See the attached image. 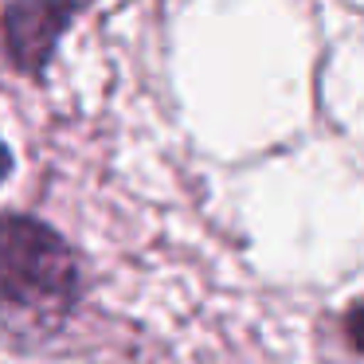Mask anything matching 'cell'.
<instances>
[{
  "label": "cell",
  "instance_id": "obj_1",
  "mask_svg": "<svg viewBox=\"0 0 364 364\" xmlns=\"http://www.w3.org/2000/svg\"><path fill=\"white\" fill-rule=\"evenodd\" d=\"M79 301L71 247L32 215H0V317L48 333Z\"/></svg>",
  "mask_w": 364,
  "mask_h": 364
},
{
  "label": "cell",
  "instance_id": "obj_2",
  "mask_svg": "<svg viewBox=\"0 0 364 364\" xmlns=\"http://www.w3.org/2000/svg\"><path fill=\"white\" fill-rule=\"evenodd\" d=\"M75 12L79 0H12L4 9V48L12 63L28 75H40Z\"/></svg>",
  "mask_w": 364,
  "mask_h": 364
},
{
  "label": "cell",
  "instance_id": "obj_3",
  "mask_svg": "<svg viewBox=\"0 0 364 364\" xmlns=\"http://www.w3.org/2000/svg\"><path fill=\"white\" fill-rule=\"evenodd\" d=\"M345 329H348V337H353V345L364 353V301H356V306L348 309V317H345Z\"/></svg>",
  "mask_w": 364,
  "mask_h": 364
},
{
  "label": "cell",
  "instance_id": "obj_4",
  "mask_svg": "<svg viewBox=\"0 0 364 364\" xmlns=\"http://www.w3.org/2000/svg\"><path fill=\"white\" fill-rule=\"evenodd\" d=\"M9 168H12V157H9V149H4V141H0V181L9 176Z\"/></svg>",
  "mask_w": 364,
  "mask_h": 364
}]
</instances>
